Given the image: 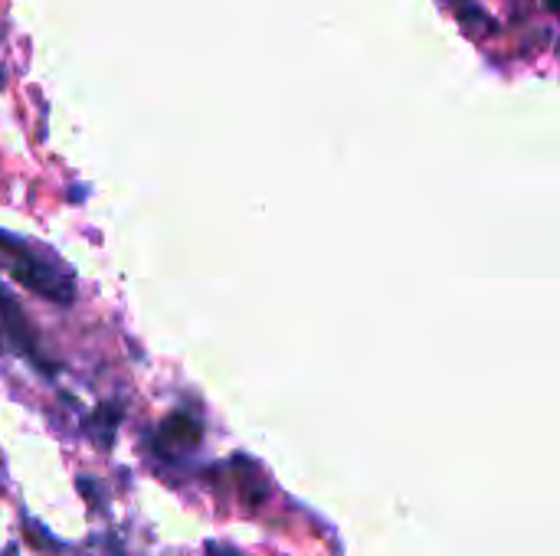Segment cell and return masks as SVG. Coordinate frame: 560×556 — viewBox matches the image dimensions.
<instances>
[{
	"mask_svg": "<svg viewBox=\"0 0 560 556\" xmlns=\"http://www.w3.org/2000/svg\"><path fill=\"white\" fill-rule=\"evenodd\" d=\"M203 439V429L197 419H190L187 413H171L154 436V452L164 459H177L180 452H194Z\"/></svg>",
	"mask_w": 560,
	"mask_h": 556,
	"instance_id": "obj_3",
	"label": "cell"
},
{
	"mask_svg": "<svg viewBox=\"0 0 560 556\" xmlns=\"http://www.w3.org/2000/svg\"><path fill=\"white\" fill-rule=\"evenodd\" d=\"M118 423H121V406L105 403V406H98V410L92 413V419H89V433H92V439H95L102 449H108V446L115 442V429H118Z\"/></svg>",
	"mask_w": 560,
	"mask_h": 556,
	"instance_id": "obj_4",
	"label": "cell"
},
{
	"mask_svg": "<svg viewBox=\"0 0 560 556\" xmlns=\"http://www.w3.org/2000/svg\"><path fill=\"white\" fill-rule=\"evenodd\" d=\"M0 265L10 272L13 282H20L23 288H30L33 295H39L52 305L75 301V275L56 256H49L3 229H0Z\"/></svg>",
	"mask_w": 560,
	"mask_h": 556,
	"instance_id": "obj_1",
	"label": "cell"
},
{
	"mask_svg": "<svg viewBox=\"0 0 560 556\" xmlns=\"http://www.w3.org/2000/svg\"><path fill=\"white\" fill-rule=\"evenodd\" d=\"M3 39V36H0ZM0 88H3V66H0Z\"/></svg>",
	"mask_w": 560,
	"mask_h": 556,
	"instance_id": "obj_5",
	"label": "cell"
},
{
	"mask_svg": "<svg viewBox=\"0 0 560 556\" xmlns=\"http://www.w3.org/2000/svg\"><path fill=\"white\" fill-rule=\"evenodd\" d=\"M0 328H3V334L10 338V344L26 357V360H33L43 374H52V367L39 357V347H36V334H33V324L26 321V315H23V308H20V301L0 285Z\"/></svg>",
	"mask_w": 560,
	"mask_h": 556,
	"instance_id": "obj_2",
	"label": "cell"
}]
</instances>
